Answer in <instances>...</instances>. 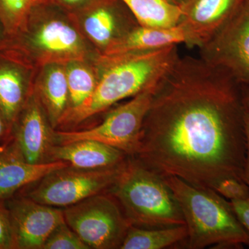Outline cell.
Wrapping results in <instances>:
<instances>
[{"label":"cell","mask_w":249,"mask_h":249,"mask_svg":"<svg viewBox=\"0 0 249 249\" xmlns=\"http://www.w3.org/2000/svg\"><path fill=\"white\" fill-rule=\"evenodd\" d=\"M246 139H247V151L245 167H244L243 180L249 187V111L246 107L245 116Z\"/></svg>","instance_id":"cell-28"},{"label":"cell","mask_w":249,"mask_h":249,"mask_svg":"<svg viewBox=\"0 0 249 249\" xmlns=\"http://www.w3.org/2000/svg\"><path fill=\"white\" fill-rule=\"evenodd\" d=\"M157 83L111 110L101 124L93 128L53 131L54 142L62 145L85 139L97 141L134 157L138 151L142 124Z\"/></svg>","instance_id":"cell-7"},{"label":"cell","mask_w":249,"mask_h":249,"mask_svg":"<svg viewBox=\"0 0 249 249\" xmlns=\"http://www.w3.org/2000/svg\"><path fill=\"white\" fill-rule=\"evenodd\" d=\"M242 85L227 72L187 55L158 82L134 158L162 178L213 189L243 180L247 139Z\"/></svg>","instance_id":"cell-1"},{"label":"cell","mask_w":249,"mask_h":249,"mask_svg":"<svg viewBox=\"0 0 249 249\" xmlns=\"http://www.w3.org/2000/svg\"><path fill=\"white\" fill-rule=\"evenodd\" d=\"M142 27L172 28L179 24L180 6L167 0H121Z\"/></svg>","instance_id":"cell-19"},{"label":"cell","mask_w":249,"mask_h":249,"mask_svg":"<svg viewBox=\"0 0 249 249\" xmlns=\"http://www.w3.org/2000/svg\"><path fill=\"white\" fill-rule=\"evenodd\" d=\"M6 39H7V36H6V34H5L2 23H1V19H0V50L4 47Z\"/></svg>","instance_id":"cell-29"},{"label":"cell","mask_w":249,"mask_h":249,"mask_svg":"<svg viewBox=\"0 0 249 249\" xmlns=\"http://www.w3.org/2000/svg\"><path fill=\"white\" fill-rule=\"evenodd\" d=\"M14 249H42L52 232L65 222L62 210L23 196L6 199Z\"/></svg>","instance_id":"cell-10"},{"label":"cell","mask_w":249,"mask_h":249,"mask_svg":"<svg viewBox=\"0 0 249 249\" xmlns=\"http://www.w3.org/2000/svg\"><path fill=\"white\" fill-rule=\"evenodd\" d=\"M69 166V163L62 160L28 163L11 141L0 153V199H8L16 192L37 182L52 172Z\"/></svg>","instance_id":"cell-13"},{"label":"cell","mask_w":249,"mask_h":249,"mask_svg":"<svg viewBox=\"0 0 249 249\" xmlns=\"http://www.w3.org/2000/svg\"><path fill=\"white\" fill-rule=\"evenodd\" d=\"M167 1H169V2L172 3V4L177 5V6L181 7L188 0H167Z\"/></svg>","instance_id":"cell-31"},{"label":"cell","mask_w":249,"mask_h":249,"mask_svg":"<svg viewBox=\"0 0 249 249\" xmlns=\"http://www.w3.org/2000/svg\"><path fill=\"white\" fill-rule=\"evenodd\" d=\"M108 193L133 227L160 229L186 225L179 205L164 178L134 157L127 159Z\"/></svg>","instance_id":"cell-4"},{"label":"cell","mask_w":249,"mask_h":249,"mask_svg":"<svg viewBox=\"0 0 249 249\" xmlns=\"http://www.w3.org/2000/svg\"><path fill=\"white\" fill-rule=\"evenodd\" d=\"M244 99H245L246 107L249 111V89H244Z\"/></svg>","instance_id":"cell-30"},{"label":"cell","mask_w":249,"mask_h":249,"mask_svg":"<svg viewBox=\"0 0 249 249\" xmlns=\"http://www.w3.org/2000/svg\"><path fill=\"white\" fill-rule=\"evenodd\" d=\"M0 249H14L11 217L4 199H0Z\"/></svg>","instance_id":"cell-25"},{"label":"cell","mask_w":249,"mask_h":249,"mask_svg":"<svg viewBox=\"0 0 249 249\" xmlns=\"http://www.w3.org/2000/svg\"><path fill=\"white\" fill-rule=\"evenodd\" d=\"M128 157L116 147L97 141L85 139L52 145L47 155V161L62 160L73 168L98 170L122 164Z\"/></svg>","instance_id":"cell-14"},{"label":"cell","mask_w":249,"mask_h":249,"mask_svg":"<svg viewBox=\"0 0 249 249\" xmlns=\"http://www.w3.org/2000/svg\"><path fill=\"white\" fill-rule=\"evenodd\" d=\"M37 93L30 91L11 128L12 142L28 163L47 162L54 145L53 127Z\"/></svg>","instance_id":"cell-11"},{"label":"cell","mask_w":249,"mask_h":249,"mask_svg":"<svg viewBox=\"0 0 249 249\" xmlns=\"http://www.w3.org/2000/svg\"><path fill=\"white\" fill-rule=\"evenodd\" d=\"M186 34L178 24L172 28H151L137 26L109 45L100 55L114 56L147 52L172 45L186 43Z\"/></svg>","instance_id":"cell-16"},{"label":"cell","mask_w":249,"mask_h":249,"mask_svg":"<svg viewBox=\"0 0 249 249\" xmlns=\"http://www.w3.org/2000/svg\"><path fill=\"white\" fill-rule=\"evenodd\" d=\"M1 50H6L29 67V60L41 65L84 61L86 47L81 36L70 23L59 18L46 19L40 24L29 21L27 29L7 39Z\"/></svg>","instance_id":"cell-5"},{"label":"cell","mask_w":249,"mask_h":249,"mask_svg":"<svg viewBox=\"0 0 249 249\" xmlns=\"http://www.w3.org/2000/svg\"><path fill=\"white\" fill-rule=\"evenodd\" d=\"M246 0H188L182 6L179 25L186 34V45L203 47L240 11Z\"/></svg>","instance_id":"cell-12"},{"label":"cell","mask_w":249,"mask_h":249,"mask_svg":"<svg viewBox=\"0 0 249 249\" xmlns=\"http://www.w3.org/2000/svg\"><path fill=\"white\" fill-rule=\"evenodd\" d=\"M65 2L69 4H79V3L83 2L85 0H63Z\"/></svg>","instance_id":"cell-32"},{"label":"cell","mask_w":249,"mask_h":249,"mask_svg":"<svg viewBox=\"0 0 249 249\" xmlns=\"http://www.w3.org/2000/svg\"><path fill=\"white\" fill-rule=\"evenodd\" d=\"M66 222L59 226L46 241L42 249H89Z\"/></svg>","instance_id":"cell-23"},{"label":"cell","mask_w":249,"mask_h":249,"mask_svg":"<svg viewBox=\"0 0 249 249\" xmlns=\"http://www.w3.org/2000/svg\"><path fill=\"white\" fill-rule=\"evenodd\" d=\"M199 49L204 61L222 69L240 84L249 85V0Z\"/></svg>","instance_id":"cell-9"},{"label":"cell","mask_w":249,"mask_h":249,"mask_svg":"<svg viewBox=\"0 0 249 249\" xmlns=\"http://www.w3.org/2000/svg\"><path fill=\"white\" fill-rule=\"evenodd\" d=\"M164 178L184 218L188 249H240L249 245L248 234L231 201L213 189L199 188L176 177Z\"/></svg>","instance_id":"cell-3"},{"label":"cell","mask_w":249,"mask_h":249,"mask_svg":"<svg viewBox=\"0 0 249 249\" xmlns=\"http://www.w3.org/2000/svg\"><path fill=\"white\" fill-rule=\"evenodd\" d=\"M128 159V158H127ZM127 160L112 168L83 170L69 166L39 180L24 196L40 204L68 207L90 196L108 193L120 176Z\"/></svg>","instance_id":"cell-8"},{"label":"cell","mask_w":249,"mask_h":249,"mask_svg":"<svg viewBox=\"0 0 249 249\" xmlns=\"http://www.w3.org/2000/svg\"><path fill=\"white\" fill-rule=\"evenodd\" d=\"M188 237L186 225L144 229L131 226L121 249H163L185 242Z\"/></svg>","instance_id":"cell-20"},{"label":"cell","mask_w":249,"mask_h":249,"mask_svg":"<svg viewBox=\"0 0 249 249\" xmlns=\"http://www.w3.org/2000/svg\"><path fill=\"white\" fill-rule=\"evenodd\" d=\"M63 213L67 225L89 249H120L132 226L109 193L87 198Z\"/></svg>","instance_id":"cell-6"},{"label":"cell","mask_w":249,"mask_h":249,"mask_svg":"<svg viewBox=\"0 0 249 249\" xmlns=\"http://www.w3.org/2000/svg\"><path fill=\"white\" fill-rule=\"evenodd\" d=\"M12 141L11 131L0 111V153L4 151Z\"/></svg>","instance_id":"cell-27"},{"label":"cell","mask_w":249,"mask_h":249,"mask_svg":"<svg viewBox=\"0 0 249 249\" xmlns=\"http://www.w3.org/2000/svg\"><path fill=\"white\" fill-rule=\"evenodd\" d=\"M40 99L53 128L69 107V88L65 65H46L40 83Z\"/></svg>","instance_id":"cell-18"},{"label":"cell","mask_w":249,"mask_h":249,"mask_svg":"<svg viewBox=\"0 0 249 249\" xmlns=\"http://www.w3.org/2000/svg\"><path fill=\"white\" fill-rule=\"evenodd\" d=\"M86 35L101 53L139 24L134 17L129 18L114 6H103L88 15L83 22Z\"/></svg>","instance_id":"cell-17"},{"label":"cell","mask_w":249,"mask_h":249,"mask_svg":"<svg viewBox=\"0 0 249 249\" xmlns=\"http://www.w3.org/2000/svg\"><path fill=\"white\" fill-rule=\"evenodd\" d=\"M83 61L69 62L65 65L69 88V108L78 107L92 94L98 78Z\"/></svg>","instance_id":"cell-21"},{"label":"cell","mask_w":249,"mask_h":249,"mask_svg":"<svg viewBox=\"0 0 249 249\" xmlns=\"http://www.w3.org/2000/svg\"><path fill=\"white\" fill-rule=\"evenodd\" d=\"M236 215L245 228L249 238V198L244 200L231 201Z\"/></svg>","instance_id":"cell-26"},{"label":"cell","mask_w":249,"mask_h":249,"mask_svg":"<svg viewBox=\"0 0 249 249\" xmlns=\"http://www.w3.org/2000/svg\"><path fill=\"white\" fill-rule=\"evenodd\" d=\"M178 57V45L114 56L100 55L101 74L92 94L78 107L67 109L58 126H76L116 103L133 97L158 83Z\"/></svg>","instance_id":"cell-2"},{"label":"cell","mask_w":249,"mask_h":249,"mask_svg":"<svg viewBox=\"0 0 249 249\" xmlns=\"http://www.w3.org/2000/svg\"><path fill=\"white\" fill-rule=\"evenodd\" d=\"M225 199L244 200L249 198V187L244 180L235 178H222L213 188Z\"/></svg>","instance_id":"cell-24"},{"label":"cell","mask_w":249,"mask_h":249,"mask_svg":"<svg viewBox=\"0 0 249 249\" xmlns=\"http://www.w3.org/2000/svg\"><path fill=\"white\" fill-rule=\"evenodd\" d=\"M44 0H0V19L7 39L27 29L33 9Z\"/></svg>","instance_id":"cell-22"},{"label":"cell","mask_w":249,"mask_h":249,"mask_svg":"<svg viewBox=\"0 0 249 249\" xmlns=\"http://www.w3.org/2000/svg\"><path fill=\"white\" fill-rule=\"evenodd\" d=\"M27 68L12 54L0 51V111L11 133L30 93Z\"/></svg>","instance_id":"cell-15"}]
</instances>
